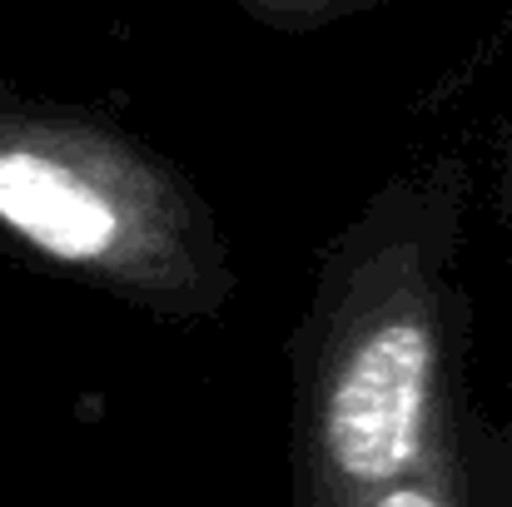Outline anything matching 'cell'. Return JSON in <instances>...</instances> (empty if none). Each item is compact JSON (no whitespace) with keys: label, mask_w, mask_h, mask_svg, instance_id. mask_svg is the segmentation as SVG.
Segmentation results:
<instances>
[{"label":"cell","mask_w":512,"mask_h":507,"mask_svg":"<svg viewBox=\"0 0 512 507\" xmlns=\"http://www.w3.org/2000/svg\"><path fill=\"white\" fill-rule=\"evenodd\" d=\"M463 160L383 179L319 259L289 338L294 507H358L423 468L473 413Z\"/></svg>","instance_id":"1"},{"label":"cell","mask_w":512,"mask_h":507,"mask_svg":"<svg viewBox=\"0 0 512 507\" xmlns=\"http://www.w3.org/2000/svg\"><path fill=\"white\" fill-rule=\"evenodd\" d=\"M0 234L45 269L165 319H214L239 289L199 184L75 105L0 100Z\"/></svg>","instance_id":"2"},{"label":"cell","mask_w":512,"mask_h":507,"mask_svg":"<svg viewBox=\"0 0 512 507\" xmlns=\"http://www.w3.org/2000/svg\"><path fill=\"white\" fill-rule=\"evenodd\" d=\"M358 507H503L498 423L473 408L423 468L368 493Z\"/></svg>","instance_id":"3"},{"label":"cell","mask_w":512,"mask_h":507,"mask_svg":"<svg viewBox=\"0 0 512 507\" xmlns=\"http://www.w3.org/2000/svg\"><path fill=\"white\" fill-rule=\"evenodd\" d=\"M239 5L249 20L259 25H274V30H289V35H304V30H324V25H339L348 15H363V10H378L383 0H229Z\"/></svg>","instance_id":"4"},{"label":"cell","mask_w":512,"mask_h":507,"mask_svg":"<svg viewBox=\"0 0 512 507\" xmlns=\"http://www.w3.org/2000/svg\"><path fill=\"white\" fill-rule=\"evenodd\" d=\"M498 214L512 239V125L503 135V155H498ZM498 478H503V507H512V413L498 423Z\"/></svg>","instance_id":"5"}]
</instances>
